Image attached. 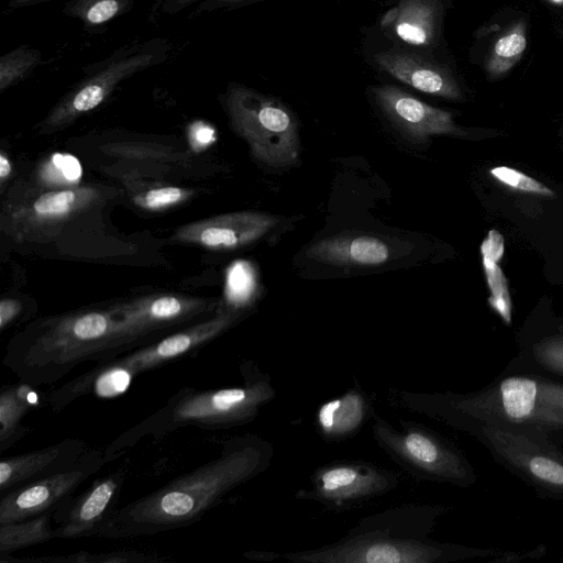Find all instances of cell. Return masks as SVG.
Returning a JSON list of instances; mask_svg holds the SVG:
<instances>
[{"mask_svg":"<svg viewBox=\"0 0 563 563\" xmlns=\"http://www.w3.org/2000/svg\"><path fill=\"white\" fill-rule=\"evenodd\" d=\"M273 456V444L256 434L230 438L217 459L117 507L92 537L129 539L188 527L232 490L267 471Z\"/></svg>","mask_w":563,"mask_h":563,"instance_id":"1","label":"cell"},{"mask_svg":"<svg viewBox=\"0 0 563 563\" xmlns=\"http://www.w3.org/2000/svg\"><path fill=\"white\" fill-rule=\"evenodd\" d=\"M448 508L402 504L362 518L338 540L294 552H246L253 560L283 559L295 563H450L495 558L500 551L430 538Z\"/></svg>","mask_w":563,"mask_h":563,"instance_id":"2","label":"cell"},{"mask_svg":"<svg viewBox=\"0 0 563 563\" xmlns=\"http://www.w3.org/2000/svg\"><path fill=\"white\" fill-rule=\"evenodd\" d=\"M148 344L113 305L31 325L8 343L2 364L36 388L58 382L84 362H110Z\"/></svg>","mask_w":563,"mask_h":563,"instance_id":"3","label":"cell"},{"mask_svg":"<svg viewBox=\"0 0 563 563\" xmlns=\"http://www.w3.org/2000/svg\"><path fill=\"white\" fill-rule=\"evenodd\" d=\"M395 401L412 412L462 430L473 423L515 426L545 433L563 430V383L509 375L466 393L395 390Z\"/></svg>","mask_w":563,"mask_h":563,"instance_id":"4","label":"cell"},{"mask_svg":"<svg viewBox=\"0 0 563 563\" xmlns=\"http://www.w3.org/2000/svg\"><path fill=\"white\" fill-rule=\"evenodd\" d=\"M240 373L242 384L239 386L206 390L181 388L164 407L119 435L107 451L119 454V450L135 444L142 438L162 439L188 426L212 430L253 421L261 409L276 397V390L269 375L254 361H243Z\"/></svg>","mask_w":563,"mask_h":563,"instance_id":"5","label":"cell"},{"mask_svg":"<svg viewBox=\"0 0 563 563\" xmlns=\"http://www.w3.org/2000/svg\"><path fill=\"white\" fill-rule=\"evenodd\" d=\"M373 419L376 444L411 476L464 488L476 482L465 453L439 432L416 421L400 420L398 429L376 413Z\"/></svg>","mask_w":563,"mask_h":563,"instance_id":"6","label":"cell"},{"mask_svg":"<svg viewBox=\"0 0 563 563\" xmlns=\"http://www.w3.org/2000/svg\"><path fill=\"white\" fill-rule=\"evenodd\" d=\"M224 107L233 130L247 142L257 161L272 167L297 163L298 121L285 102L232 82L224 93Z\"/></svg>","mask_w":563,"mask_h":563,"instance_id":"7","label":"cell"},{"mask_svg":"<svg viewBox=\"0 0 563 563\" xmlns=\"http://www.w3.org/2000/svg\"><path fill=\"white\" fill-rule=\"evenodd\" d=\"M461 431L475 438L498 464L539 495L563 500V451L549 433L489 423L468 424Z\"/></svg>","mask_w":563,"mask_h":563,"instance_id":"8","label":"cell"},{"mask_svg":"<svg viewBox=\"0 0 563 563\" xmlns=\"http://www.w3.org/2000/svg\"><path fill=\"white\" fill-rule=\"evenodd\" d=\"M362 54L377 75L432 97L451 101L465 99L446 47L433 49L394 42L371 25L364 29Z\"/></svg>","mask_w":563,"mask_h":563,"instance_id":"9","label":"cell"},{"mask_svg":"<svg viewBox=\"0 0 563 563\" xmlns=\"http://www.w3.org/2000/svg\"><path fill=\"white\" fill-rule=\"evenodd\" d=\"M398 485V476L377 464L336 461L319 466L310 476V486L298 489L295 498L339 511L388 494Z\"/></svg>","mask_w":563,"mask_h":563,"instance_id":"10","label":"cell"},{"mask_svg":"<svg viewBox=\"0 0 563 563\" xmlns=\"http://www.w3.org/2000/svg\"><path fill=\"white\" fill-rule=\"evenodd\" d=\"M119 454L92 449L79 465L29 483L1 495L0 525L22 521L56 510L75 490Z\"/></svg>","mask_w":563,"mask_h":563,"instance_id":"11","label":"cell"},{"mask_svg":"<svg viewBox=\"0 0 563 563\" xmlns=\"http://www.w3.org/2000/svg\"><path fill=\"white\" fill-rule=\"evenodd\" d=\"M373 106L401 133L424 142L433 135L465 136L453 114L417 98L396 84H375L367 87Z\"/></svg>","mask_w":563,"mask_h":563,"instance_id":"12","label":"cell"},{"mask_svg":"<svg viewBox=\"0 0 563 563\" xmlns=\"http://www.w3.org/2000/svg\"><path fill=\"white\" fill-rule=\"evenodd\" d=\"M119 312L152 343L213 316L216 303L184 295H147L115 303Z\"/></svg>","mask_w":563,"mask_h":563,"instance_id":"13","label":"cell"},{"mask_svg":"<svg viewBox=\"0 0 563 563\" xmlns=\"http://www.w3.org/2000/svg\"><path fill=\"white\" fill-rule=\"evenodd\" d=\"M156 56L152 51L130 54L80 81L51 110L41 124V131L60 129L96 109L122 80L156 63Z\"/></svg>","mask_w":563,"mask_h":563,"instance_id":"14","label":"cell"},{"mask_svg":"<svg viewBox=\"0 0 563 563\" xmlns=\"http://www.w3.org/2000/svg\"><path fill=\"white\" fill-rule=\"evenodd\" d=\"M240 313L231 308L177 330L161 340L114 358L135 376L195 352L236 323Z\"/></svg>","mask_w":563,"mask_h":563,"instance_id":"15","label":"cell"},{"mask_svg":"<svg viewBox=\"0 0 563 563\" xmlns=\"http://www.w3.org/2000/svg\"><path fill=\"white\" fill-rule=\"evenodd\" d=\"M277 222L274 216L263 212H231L184 224L174 232L172 240L213 251H230L257 241Z\"/></svg>","mask_w":563,"mask_h":563,"instance_id":"16","label":"cell"},{"mask_svg":"<svg viewBox=\"0 0 563 563\" xmlns=\"http://www.w3.org/2000/svg\"><path fill=\"white\" fill-rule=\"evenodd\" d=\"M444 0H395L374 27L386 38L424 48L446 47Z\"/></svg>","mask_w":563,"mask_h":563,"instance_id":"17","label":"cell"},{"mask_svg":"<svg viewBox=\"0 0 563 563\" xmlns=\"http://www.w3.org/2000/svg\"><path fill=\"white\" fill-rule=\"evenodd\" d=\"M125 472L115 471L96 479L76 499L63 503L53 515L57 526L55 536L59 539L92 537L95 530L117 508Z\"/></svg>","mask_w":563,"mask_h":563,"instance_id":"18","label":"cell"},{"mask_svg":"<svg viewBox=\"0 0 563 563\" xmlns=\"http://www.w3.org/2000/svg\"><path fill=\"white\" fill-rule=\"evenodd\" d=\"M91 450L82 440L65 439L40 450L2 459L0 462V494L73 470Z\"/></svg>","mask_w":563,"mask_h":563,"instance_id":"19","label":"cell"},{"mask_svg":"<svg viewBox=\"0 0 563 563\" xmlns=\"http://www.w3.org/2000/svg\"><path fill=\"white\" fill-rule=\"evenodd\" d=\"M374 413L368 395L355 382L344 394L318 408L314 426L325 441H344L354 437Z\"/></svg>","mask_w":563,"mask_h":563,"instance_id":"20","label":"cell"},{"mask_svg":"<svg viewBox=\"0 0 563 563\" xmlns=\"http://www.w3.org/2000/svg\"><path fill=\"white\" fill-rule=\"evenodd\" d=\"M134 376L126 366L115 360L98 363L91 371L52 391L48 404L55 412H59L87 393L103 398L117 397L129 388Z\"/></svg>","mask_w":563,"mask_h":563,"instance_id":"21","label":"cell"},{"mask_svg":"<svg viewBox=\"0 0 563 563\" xmlns=\"http://www.w3.org/2000/svg\"><path fill=\"white\" fill-rule=\"evenodd\" d=\"M98 198V190L90 187L46 191L27 207H22L15 218L30 228L51 227L84 212L96 203Z\"/></svg>","mask_w":563,"mask_h":563,"instance_id":"22","label":"cell"},{"mask_svg":"<svg viewBox=\"0 0 563 563\" xmlns=\"http://www.w3.org/2000/svg\"><path fill=\"white\" fill-rule=\"evenodd\" d=\"M307 255L336 266H376L388 261L389 247L371 235H335L313 244Z\"/></svg>","mask_w":563,"mask_h":563,"instance_id":"23","label":"cell"},{"mask_svg":"<svg viewBox=\"0 0 563 563\" xmlns=\"http://www.w3.org/2000/svg\"><path fill=\"white\" fill-rule=\"evenodd\" d=\"M32 385L22 382L19 385L3 386L0 393V450L5 451L18 442L29 429L22 426V419L35 406L31 400L35 394Z\"/></svg>","mask_w":563,"mask_h":563,"instance_id":"24","label":"cell"},{"mask_svg":"<svg viewBox=\"0 0 563 563\" xmlns=\"http://www.w3.org/2000/svg\"><path fill=\"white\" fill-rule=\"evenodd\" d=\"M55 510L22 521L0 525V554L36 545L55 539V529L51 526Z\"/></svg>","mask_w":563,"mask_h":563,"instance_id":"25","label":"cell"},{"mask_svg":"<svg viewBox=\"0 0 563 563\" xmlns=\"http://www.w3.org/2000/svg\"><path fill=\"white\" fill-rule=\"evenodd\" d=\"M526 25L517 23L494 44L485 69L492 79L508 73L522 57L527 48Z\"/></svg>","mask_w":563,"mask_h":563,"instance_id":"26","label":"cell"},{"mask_svg":"<svg viewBox=\"0 0 563 563\" xmlns=\"http://www.w3.org/2000/svg\"><path fill=\"white\" fill-rule=\"evenodd\" d=\"M133 0H73L65 5V13L77 18L85 26H100L128 10Z\"/></svg>","mask_w":563,"mask_h":563,"instance_id":"27","label":"cell"},{"mask_svg":"<svg viewBox=\"0 0 563 563\" xmlns=\"http://www.w3.org/2000/svg\"><path fill=\"white\" fill-rule=\"evenodd\" d=\"M486 283L490 292L488 303L490 308L507 324H511V299L507 279L499 262L482 256Z\"/></svg>","mask_w":563,"mask_h":563,"instance_id":"28","label":"cell"},{"mask_svg":"<svg viewBox=\"0 0 563 563\" xmlns=\"http://www.w3.org/2000/svg\"><path fill=\"white\" fill-rule=\"evenodd\" d=\"M79 161L64 153H54L38 169V179L47 186H71L81 178Z\"/></svg>","mask_w":563,"mask_h":563,"instance_id":"29","label":"cell"},{"mask_svg":"<svg viewBox=\"0 0 563 563\" xmlns=\"http://www.w3.org/2000/svg\"><path fill=\"white\" fill-rule=\"evenodd\" d=\"M41 53L35 49L21 47L0 58V90L22 79L38 62Z\"/></svg>","mask_w":563,"mask_h":563,"instance_id":"30","label":"cell"},{"mask_svg":"<svg viewBox=\"0 0 563 563\" xmlns=\"http://www.w3.org/2000/svg\"><path fill=\"white\" fill-rule=\"evenodd\" d=\"M531 357L547 372L563 377V333L548 335L534 342Z\"/></svg>","mask_w":563,"mask_h":563,"instance_id":"31","label":"cell"},{"mask_svg":"<svg viewBox=\"0 0 563 563\" xmlns=\"http://www.w3.org/2000/svg\"><path fill=\"white\" fill-rule=\"evenodd\" d=\"M489 174L497 181L510 189L543 197L555 196L551 188L512 167L496 166L489 170Z\"/></svg>","mask_w":563,"mask_h":563,"instance_id":"32","label":"cell"},{"mask_svg":"<svg viewBox=\"0 0 563 563\" xmlns=\"http://www.w3.org/2000/svg\"><path fill=\"white\" fill-rule=\"evenodd\" d=\"M194 191L175 186L157 187L145 191L134 198L141 208L147 210H164L179 205L192 196Z\"/></svg>","mask_w":563,"mask_h":563,"instance_id":"33","label":"cell"},{"mask_svg":"<svg viewBox=\"0 0 563 563\" xmlns=\"http://www.w3.org/2000/svg\"><path fill=\"white\" fill-rule=\"evenodd\" d=\"M161 562L165 559L152 558L135 551H115L112 553H84V563H118V562Z\"/></svg>","mask_w":563,"mask_h":563,"instance_id":"34","label":"cell"},{"mask_svg":"<svg viewBox=\"0 0 563 563\" xmlns=\"http://www.w3.org/2000/svg\"><path fill=\"white\" fill-rule=\"evenodd\" d=\"M482 256L500 261L504 254V238L496 231L490 230L481 246Z\"/></svg>","mask_w":563,"mask_h":563,"instance_id":"35","label":"cell"},{"mask_svg":"<svg viewBox=\"0 0 563 563\" xmlns=\"http://www.w3.org/2000/svg\"><path fill=\"white\" fill-rule=\"evenodd\" d=\"M545 553V547L540 545L536 549L529 551H520V552H505L500 551L495 558L492 559L495 563H517L519 561L528 560V559H540Z\"/></svg>","mask_w":563,"mask_h":563,"instance_id":"36","label":"cell"},{"mask_svg":"<svg viewBox=\"0 0 563 563\" xmlns=\"http://www.w3.org/2000/svg\"><path fill=\"white\" fill-rule=\"evenodd\" d=\"M22 303L18 299L3 298L0 301V329L3 331L21 313Z\"/></svg>","mask_w":563,"mask_h":563,"instance_id":"37","label":"cell"},{"mask_svg":"<svg viewBox=\"0 0 563 563\" xmlns=\"http://www.w3.org/2000/svg\"><path fill=\"white\" fill-rule=\"evenodd\" d=\"M214 131L211 126L200 123L190 130V143L196 148H203L214 141Z\"/></svg>","mask_w":563,"mask_h":563,"instance_id":"38","label":"cell"},{"mask_svg":"<svg viewBox=\"0 0 563 563\" xmlns=\"http://www.w3.org/2000/svg\"><path fill=\"white\" fill-rule=\"evenodd\" d=\"M274 1V0H207L203 8L208 10L222 9V8H239L257 2Z\"/></svg>","mask_w":563,"mask_h":563,"instance_id":"39","label":"cell"},{"mask_svg":"<svg viewBox=\"0 0 563 563\" xmlns=\"http://www.w3.org/2000/svg\"><path fill=\"white\" fill-rule=\"evenodd\" d=\"M11 174V162L3 152L0 153V180L4 183Z\"/></svg>","mask_w":563,"mask_h":563,"instance_id":"40","label":"cell"},{"mask_svg":"<svg viewBox=\"0 0 563 563\" xmlns=\"http://www.w3.org/2000/svg\"><path fill=\"white\" fill-rule=\"evenodd\" d=\"M44 1H49V0H11V5H13V7H23V5H29V4H35V3L44 2Z\"/></svg>","mask_w":563,"mask_h":563,"instance_id":"41","label":"cell"},{"mask_svg":"<svg viewBox=\"0 0 563 563\" xmlns=\"http://www.w3.org/2000/svg\"><path fill=\"white\" fill-rule=\"evenodd\" d=\"M197 0H177V4L179 8H183V7H187L194 2H196Z\"/></svg>","mask_w":563,"mask_h":563,"instance_id":"42","label":"cell"},{"mask_svg":"<svg viewBox=\"0 0 563 563\" xmlns=\"http://www.w3.org/2000/svg\"><path fill=\"white\" fill-rule=\"evenodd\" d=\"M445 1V5H446V9H449L453 2V0H444Z\"/></svg>","mask_w":563,"mask_h":563,"instance_id":"43","label":"cell"},{"mask_svg":"<svg viewBox=\"0 0 563 563\" xmlns=\"http://www.w3.org/2000/svg\"><path fill=\"white\" fill-rule=\"evenodd\" d=\"M371 1H378V0H371Z\"/></svg>","mask_w":563,"mask_h":563,"instance_id":"44","label":"cell"},{"mask_svg":"<svg viewBox=\"0 0 563 563\" xmlns=\"http://www.w3.org/2000/svg\"><path fill=\"white\" fill-rule=\"evenodd\" d=\"M562 330H563V325H562Z\"/></svg>","mask_w":563,"mask_h":563,"instance_id":"45","label":"cell"}]
</instances>
